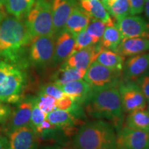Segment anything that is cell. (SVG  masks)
Listing matches in <instances>:
<instances>
[{
    "mask_svg": "<svg viewBox=\"0 0 149 149\" xmlns=\"http://www.w3.org/2000/svg\"><path fill=\"white\" fill-rule=\"evenodd\" d=\"M85 103L86 110L91 116L107 119L117 130L122 126L124 113L117 86L93 91Z\"/></svg>",
    "mask_w": 149,
    "mask_h": 149,
    "instance_id": "obj_1",
    "label": "cell"
},
{
    "mask_svg": "<svg viewBox=\"0 0 149 149\" xmlns=\"http://www.w3.org/2000/svg\"><path fill=\"white\" fill-rule=\"evenodd\" d=\"M33 37L24 20L16 17H5L0 22V56L16 61Z\"/></svg>",
    "mask_w": 149,
    "mask_h": 149,
    "instance_id": "obj_2",
    "label": "cell"
},
{
    "mask_svg": "<svg viewBox=\"0 0 149 149\" xmlns=\"http://www.w3.org/2000/svg\"><path fill=\"white\" fill-rule=\"evenodd\" d=\"M75 149H115L116 133L113 126L104 120L83 124L74 136Z\"/></svg>",
    "mask_w": 149,
    "mask_h": 149,
    "instance_id": "obj_3",
    "label": "cell"
},
{
    "mask_svg": "<svg viewBox=\"0 0 149 149\" xmlns=\"http://www.w3.org/2000/svg\"><path fill=\"white\" fill-rule=\"evenodd\" d=\"M26 77L15 63L0 61V101L15 104L21 98Z\"/></svg>",
    "mask_w": 149,
    "mask_h": 149,
    "instance_id": "obj_4",
    "label": "cell"
},
{
    "mask_svg": "<svg viewBox=\"0 0 149 149\" xmlns=\"http://www.w3.org/2000/svg\"><path fill=\"white\" fill-rule=\"evenodd\" d=\"M33 38L39 36H55L53 15L49 0H35L24 19Z\"/></svg>",
    "mask_w": 149,
    "mask_h": 149,
    "instance_id": "obj_5",
    "label": "cell"
},
{
    "mask_svg": "<svg viewBox=\"0 0 149 149\" xmlns=\"http://www.w3.org/2000/svg\"><path fill=\"white\" fill-rule=\"evenodd\" d=\"M122 77V72L110 69L95 61L86 71L83 79L93 91L110 86H117Z\"/></svg>",
    "mask_w": 149,
    "mask_h": 149,
    "instance_id": "obj_6",
    "label": "cell"
},
{
    "mask_svg": "<svg viewBox=\"0 0 149 149\" xmlns=\"http://www.w3.org/2000/svg\"><path fill=\"white\" fill-rule=\"evenodd\" d=\"M55 36H39L30 44L29 59L33 65L44 66L53 62L55 54Z\"/></svg>",
    "mask_w": 149,
    "mask_h": 149,
    "instance_id": "obj_7",
    "label": "cell"
},
{
    "mask_svg": "<svg viewBox=\"0 0 149 149\" xmlns=\"http://www.w3.org/2000/svg\"><path fill=\"white\" fill-rule=\"evenodd\" d=\"M117 88L124 113H129L137 110L146 109V99L135 81L121 80Z\"/></svg>",
    "mask_w": 149,
    "mask_h": 149,
    "instance_id": "obj_8",
    "label": "cell"
},
{
    "mask_svg": "<svg viewBox=\"0 0 149 149\" xmlns=\"http://www.w3.org/2000/svg\"><path fill=\"white\" fill-rule=\"evenodd\" d=\"M116 144L120 149H149V133L122 126L116 133Z\"/></svg>",
    "mask_w": 149,
    "mask_h": 149,
    "instance_id": "obj_9",
    "label": "cell"
},
{
    "mask_svg": "<svg viewBox=\"0 0 149 149\" xmlns=\"http://www.w3.org/2000/svg\"><path fill=\"white\" fill-rule=\"evenodd\" d=\"M116 26L122 39L133 37L149 38V24L139 16L127 15L117 20Z\"/></svg>",
    "mask_w": 149,
    "mask_h": 149,
    "instance_id": "obj_10",
    "label": "cell"
},
{
    "mask_svg": "<svg viewBox=\"0 0 149 149\" xmlns=\"http://www.w3.org/2000/svg\"><path fill=\"white\" fill-rule=\"evenodd\" d=\"M102 48H104L100 42L89 47L74 51L63 64L81 71L86 72L89 66L96 60L99 53Z\"/></svg>",
    "mask_w": 149,
    "mask_h": 149,
    "instance_id": "obj_11",
    "label": "cell"
},
{
    "mask_svg": "<svg viewBox=\"0 0 149 149\" xmlns=\"http://www.w3.org/2000/svg\"><path fill=\"white\" fill-rule=\"evenodd\" d=\"M37 135L30 126L15 130L8 135L7 149H37Z\"/></svg>",
    "mask_w": 149,
    "mask_h": 149,
    "instance_id": "obj_12",
    "label": "cell"
},
{
    "mask_svg": "<svg viewBox=\"0 0 149 149\" xmlns=\"http://www.w3.org/2000/svg\"><path fill=\"white\" fill-rule=\"evenodd\" d=\"M149 69V53L130 57L124 61L122 70L123 80L135 81Z\"/></svg>",
    "mask_w": 149,
    "mask_h": 149,
    "instance_id": "obj_13",
    "label": "cell"
},
{
    "mask_svg": "<svg viewBox=\"0 0 149 149\" xmlns=\"http://www.w3.org/2000/svg\"><path fill=\"white\" fill-rule=\"evenodd\" d=\"M55 35L64 31L65 25L76 6L75 0H51Z\"/></svg>",
    "mask_w": 149,
    "mask_h": 149,
    "instance_id": "obj_14",
    "label": "cell"
},
{
    "mask_svg": "<svg viewBox=\"0 0 149 149\" xmlns=\"http://www.w3.org/2000/svg\"><path fill=\"white\" fill-rule=\"evenodd\" d=\"M74 45L75 35L64 30L59 33L55 42L53 64H59L64 63L73 53Z\"/></svg>",
    "mask_w": 149,
    "mask_h": 149,
    "instance_id": "obj_15",
    "label": "cell"
},
{
    "mask_svg": "<svg viewBox=\"0 0 149 149\" xmlns=\"http://www.w3.org/2000/svg\"><path fill=\"white\" fill-rule=\"evenodd\" d=\"M67 95L70 97L78 104L85 103L93 92V89L84 79L74 80L61 86Z\"/></svg>",
    "mask_w": 149,
    "mask_h": 149,
    "instance_id": "obj_16",
    "label": "cell"
},
{
    "mask_svg": "<svg viewBox=\"0 0 149 149\" xmlns=\"http://www.w3.org/2000/svg\"><path fill=\"white\" fill-rule=\"evenodd\" d=\"M33 107V100L24 101L19 104L8 122L7 130L9 133L18 128L30 125Z\"/></svg>",
    "mask_w": 149,
    "mask_h": 149,
    "instance_id": "obj_17",
    "label": "cell"
},
{
    "mask_svg": "<svg viewBox=\"0 0 149 149\" xmlns=\"http://www.w3.org/2000/svg\"><path fill=\"white\" fill-rule=\"evenodd\" d=\"M149 51V38L133 37L122 39L116 53L123 57H132Z\"/></svg>",
    "mask_w": 149,
    "mask_h": 149,
    "instance_id": "obj_18",
    "label": "cell"
},
{
    "mask_svg": "<svg viewBox=\"0 0 149 149\" xmlns=\"http://www.w3.org/2000/svg\"><path fill=\"white\" fill-rule=\"evenodd\" d=\"M79 7L91 19H96L103 22L107 26L114 25L113 18L100 0H81Z\"/></svg>",
    "mask_w": 149,
    "mask_h": 149,
    "instance_id": "obj_19",
    "label": "cell"
},
{
    "mask_svg": "<svg viewBox=\"0 0 149 149\" xmlns=\"http://www.w3.org/2000/svg\"><path fill=\"white\" fill-rule=\"evenodd\" d=\"M76 111H64V110L56 109L48 113L46 119L51 124L57 127L66 129L68 132L70 129L74 128L79 122Z\"/></svg>",
    "mask_w": 149,
    "mask_h": 149,
    "instance_id": "obj_20",
    "label": "cell"
},
{
    "mask_svg": "<svg viewBox=\"0 0 149 149\" xmlns=\"http://www.w3.org/2000/svg\"><path fill=\"white\" fill-rule=\"evenodd\" d=\"M90 21V17L80 7L77 6L74 8L68 17L64 30L76 36L79 32L86 29Z\"/></svg>",
    "mask_w": 149,
    "mask_h": 149,
    "instance_id": "obj_21",
    "label": "cell"
},
{
    "mask_svg": "<svg viewBox=\"0 0 149 149\" xmlns=\"http://www.w3.org/2000/svg\"><path fill=\"white\" fill-rule=\"evenodd\" d=\"M125 57L111 50L102 48L96 58V61L110 69L122 71Z\"/></svg>",
    "mask_w": 149,
    "mask_h": 149,
    "instance_id": "obj_22",
    "label": "cell"
},
{
    "mask_svg": "<svg viewBox=\"0 0 149 149\" xmlns=\"http://www.w3.org/2000/svg\"><path fill=\"white\" fill-rule=\"evenodd\" d=\"M124 126L133 129L149 133V112L146 109H139L128 113Z\"/></svg>",
    "mask_w": 149,
    "mask_h": 149,
    "instance_id": "obj_23",
    "label": "cell"
},
{
    "mask_svg": "<svg viewBox=\"0 0 149 149\" xmlns=\"http://www.w3.org/2000/svg\"><path fill=\"white\" fill-rule=\"evenodd\" d=\"M85 72L63 64L61 68L54 74L53 83L61 86L74 80L83 79Z\"/></svg>",
    "mask_w": 149,
    "mask_h": 149,
    "instance_id": "obj_24",
    "label": "cell"
},
{
    "mask_svg": "<svg viewBox=\"0 0 149 149\" xmlns=\"http://www.w3.org/2000/svg\"><path fill=\"white\" fill-rule=\"evenodd\" d=\"M35 0H4L6 11L13 16L24 18L26 15Z\"/></svg>",
    "mask_w": 149,
    "mask_h": 149,
    "instance_id": "obj_25",
    "label": "cell"
},
{
    "mask_svg": "<svg viewBox=\"0 0 149 149\" xmlns=\"http://www.w3.org/2000/svg\"><path fill=\"white\" fill-rule=\"evenodd\" d=\"M122 37L116 25L107 26L104 31L100 44L102 47L116 52L117 48L122 42Z\"/></svg>",
    "mask_w": 149,
    "mask_h": 149,
    "instance_id": "obj_26",
    "label": "cell"
},
{
    "mask_svg": "<svg viewBox=\"0 0 149 149\" xmlns=\"http://www.w3.org/2000/svg\"><path fill=\"white\" fill-rule=\"evenodd\" d=\"M108 12L117 22L130 13L129 1L128 0H117L108 9Z\"/></svg>",
    "mask_w": 149,
    "mask_h": 149,
    "instance_id": "obj_27",
    "label": "cell"
},
{
    "mask_svg": "<svg viewBox=\"0 0 149 149\" xmlns=\"http://www.w3.org/2000/svg\"><path fill=\"white\" fill-rule=\"evenodd\" d=\"M33 102L46 114L57 109V100L51 96L40 93L38 97L33 100Z\"/></svg>",
    "mask_w": 149,
    "mask_h": 149,
    "instance_id": "obj_28",
    "label": "cell"
},
{
    "mask_svg": "<svg viewBox=\"0 0 149 149\" xmlns=\"http://www.w3.org/2000/svg\"><path fill=\"white\" fill-rule=\"evenodd\" d=\"M107 25L103 22L96 19H91L88 25L87 26L86 31L94 39L95 42L99 43L103 36Z\"/></svg>",
    "mask_w": 149,
    "mask_h": 149,
    "instance_id": "obj_29",
    "label": "cell"
},
{
    "mask_svg": "<svg viewBox=\"0 0 149 149\" xmlns=\"http://www.w3.org/2000/svg\"><path fill=\"white\" fill-rule=\"evenodd\" d=\"M95 44H97V43L95 42L94 39L86 32V29L83 30L77 35H76L75 45H74L73 52L89 47V46Z\"/></svg>",
    "mask_w": 149,
    "mask_h": 149,
    "instance_id": "obj_30",
    "label": "cell"
},
{
    "mask_svg": "<svg viewBox=\"0 0 149 149\" xmlns=\"http://www.w3.org/2000/svg\"><path fill=\"white\" fill-rule=\"evenodd\" d=\"M40 93L51 96L57 100L63 97L66 95L59 86L53 82L43 86L40 89Z\"/></svg>",
    "mask_w": 149,
    "mask_h": 149,
    "instance_id": "obj_31",
    "label": "cell"
},
{
    "mask_svg": "<svg viewBox=\"0 0 149 149\" xmlns=\"http://www.w3.org/2000/svg\"><path fill=\"white\" fill-rule=\"evenodd\" d=\"M47 114L44 113L42 110H41L33 102V107L31 113V122H30V126H31L33 129L40 126L41 124L46 119Z\"/></svg>",
    "mask_w": 149,
    "mask_h": 149,
    "instance_id": "obj_32",
    "label": "cell"
},
{
    "mask_svg": "<svg viewBox=\"0 0 149 149\" xmlns=\"http://www.w3.org/2000/svg\"><path fill=\"white\" fill-rule=\"evenodd\" d=\"M135 82L139 86L147 101H149V74H144L136 80Z\"/></svg>",
    "mask_w": 149,
    "mask_h": 149,
    "instance_id": "obj_33",
    "label": "cell"
},
{
    "mask_svg": "<svg viewBox=\"0 0 149 149\" xmlns=\"http://www.w3.org/2000/svg\"><path fill=\"white\" fill-rule=\"evenodd\" d=\"M130 14L132 15L141 14L144 11L146 0H128Z\"/></svg>",
    "mask_w": 149,
    "mask_h": 149,
    "instance_id": "obj_34",
    "label": "cell"
},
{
    "mask_svg": "<svg viewBox=\"0 0 149 149\" xmlns=\"http://www.w3.org/2000/svg\"><path fill=\"white\" fill-rule=\"evenodd\" d=\"M11 115L10 107L5 102L0 101V123L6 122Z\"/></svg>",
    "mask_w": 149,
    "mask_h": 149,
    "instance_id": "obj_35",
    "label": "cell"
},
{
    "mask_svg": "<svg viewBox=\"0 0 149 149\" xmlns=\"http://www.w3.org/2000/svg\"><path fill=\"white\" fill-rule=\"evenodd\" d=\"M8 139L3 136H0V149H7Z\"/></svg>",
    "mask_w": 149,
    "mask_h": 149,
    "instance_id": "obj_36",
    "label": "cell"
},
{
    "mask_svg": "<svg viewBox=\"0 0 149 149\" xmlns=\"http://www.w3.org/2000/svg\"><path fill=\"white\" fill-rule=\"evenodd\" d=\"M144 12L147 19L149 21V0H146V3L144 6Z\"/></svg>",
    "mask_w": 149,
    "mask_h": 149,
    "instance_id": "obj_37",
    "label": "cell"
},
{
    "mask_svg": "<svg viewBox=\"0 0 149 149\" xmlns=\"http://www.w3.org/2000/svg\"><path fill=\"white\" fill-rule=\"evenodd\" d=\"M44 149H71V148H66V147H62L59 146H51L46 147Z\"/></svg>",
    "mask_w": 149,
    "mask_h": 149,
    "instance_id": "obj_38",
    "label": "cell"
},
{
    "mask_svg": "<svg viewBox=\"0 0 149 149\" xmlns=\"http://www.w3.org/2000/svg\"><path fill=\"white\" fill-rule=\"evenodd\" d=\"M5 17V13L2 10V9H0V22L2 21V19Z\"/></svg>",
    "mask_w": 149,
    "mask_h": 149,
    "instance_id": "obj_39",
    "label": "cell"
},
{
    "mask_svg": "<svg viewBox=\"0 0 149 149\" xmlns=\"http://www.w3.org/2000/svg\"><path fill=\"white\" fill-rule=\"evenodd\" d=\"M3 6H4V0H0V9H2Z\"/></svg>",
    "mask_w": 149,
    "mask_h": 149,
    "instance_id": "obj_40",
    "label": "cell"
},
{
    "mask_svg": "<svg viewBox=\"0 0 149 149\" xmlns=\"http://www.w3.org/2000/svg\"><path fill=\"white\" fill-rule=\"evenodd\" d=\"M146 109L148 110L149 112V101H147V105H146Z\"/></svg>",
    "mask_w": 149,
    "mask_h": 149,
    "instance_id": "obj_41",
    "label": "cell"
},
{
    "mask_svg": "<svg viewBox=\"0 0 149 149\" xmlns=\"http://www.w3.org/2000/svg\"><path fill=\"white\" fill-rule=\"evenodd\" d=\"M115 149H120V148H117H117H115Z\"/></svg>",
    "mask_w": 149,
    "mask_h": 149,
    "instance_id": "obj_42",
    "label": "cell"
}]
</instances>
